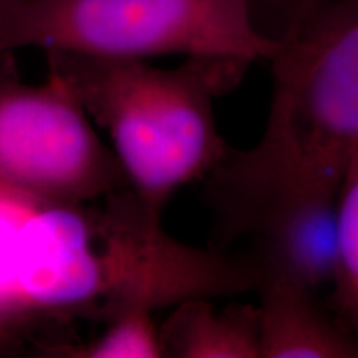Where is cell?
<instances>
[{
  "label": "cell",
  "mask_w": 358,
  "mask_h": 358,
  "mask_svg": "<svg viewBox=\"0 0 358 358\" xmlns=\"http://www.w3.org/2000/svg\"><path fill=\"white\" fill-rule=\"evenodd\" d=\"M131 186L78 204H40L22 232L20 287L35 320L108 324L259 289L245 254L179 243Z\"/></svg>",
  "instance_id": "cell-1"
},
{
  "label": "cell",
  "mask_w": 358,
  "mask_h": 358,
  "mask_svg": "<svg viewBox=\"0 0 358 358\" xmlns=\"http://www.w3.org/2000/svg\"><path fill=\"white\" fill-rule=\"evenodd\" d=\"M264 133L201 179L216 249L268 211L312 192H338L358 151V0H327L279 37Z\"/></svg>",
  "instance_id": "cell-2"
},
{
  "label": "cell",
  "mask_w": 358,
  "mask_h": 358,
  "mask_svg": "<svg viewBox=\"0 0 358 358\" xmlns=\"http://www.w3.org/2000/svg\"><path fill=\"white\" fill-rule=\"evenodd\" d=\"M45 53L48 80L108 131L129 186L155 211L229 151L214 101L239 85L248 62L187 57L176 69H156L141 58Z\"/></svg>",
  "instance_id": "cell-3"
},
{
  "label": "cell",
  "mask_w": 358,
  "mask_h": 358,
  "mask_svg": "<svg viewBox=\"0 0 358 358\" xmlns=\"http://www.w3.org/2000/svg\"><path fill=\"white\" fill-rule=\"evenodd\" d=\"M42 48L141 58L182 53L271 60L279 38L250 0H0V52Z\"/></svg>",
  "instance_id": "cell-4"
},
{
  "label": "cell",
  "mask_w": 358,
  "mask_h": 358,
  "mask_svg": "<svg viewBox=\"0 0 358 358\" xmlns=\"http://www.w3.org/2000/svg\"><path fill=\"white\" fill-rule=\"evenodd\" d=\"M0 52V187L38 204H78L129 187L115 151L47 78L27 85Z\"/></svg>",
  "instance_id": "cell-5"
},
{
  "label": "cell",
  "mask_w": 358,
  "mask_h": 358,
  "mask_svg": "<svg viewBox=\"0 0 358 358\" xmlns=\"http://www.w3.org/2000/svg\"><path fill=\"white\" fill-rule=\"evenodd\" d=\"M338 192H312L285 201L245 232L244 237L252 239V252L245 256L261 280L259 289L284 284L317 294L334 284Z\"/></svg>",
  "instance_id": "cell-6"
},
{
  "label": "cell",
  "mask_w": 358,
  "mask_h": 358,
  "mask_svg": "<svg viewBox=\"0 0 358 358\" xmlns=\"http://www.w3.org/2000/svg\"><path fill=\"white\" fill-rule=\"evenodd\" d=\"M259 294L261 358H358V334L322 310L315 294L284 284Z\"/></svg>",
  "instance_id": "cell-7"
},
{
  "label": "cell",
  "mask_w": 358,
  "mask_h": 358,
  "mask_svg": "<svg viewBox=\"0 0 358 358\" xmlns=\"http://www.w3.org/2000/svg\"><path fill=\"white\" fill-rule=\"evenodd\" d=\"M159 338L164 357L261 358L259 306L216 308L213 299H192L171 308Z\"/></svg>",
  "instance_id": "cell-8"
},
{
  "label": "cell",
  "mask_w": 358,
  "mask_h": 358,
  "mask_svg": "<svg viewBox=\"0 0 358 358\" xmlns=\"http://www.w3.org/2000/svg\"><path fill=\"white\" fill-rule=\"evenodd\" d=\"M38 203L0 187V352L20 343L35 317L20 287L22 232Z\"/></svg>",
  "instance_id": "cell-9"
},
{
  "label": "cell",
  "mask_w": 358,
  "mask_h": 358,
  "mask_svg": "<svg viewBox=\"0 0 358 358\" xmlns=\"http://www.w3.org/2000/svg\"><path fill=\"white\" fill-rule=\"evenodd\" d=\"M332 287L340 319L358 334V151L338 192V256Z\"/></svg>",
  "instance_id": "cell-10"
},
{
  "label": "cell",
  "mask_w": 358,
  "mask_h": 358,
  "mask_svg": "<svg viewBox=\"0 0 358 358\" xmlns=\"http://www.w3.org/2000/svg\"><path fill=\"white\" fill-rule=\"evenodd\" d=\"M45 357L69 358H161L164 357L159 327L153 315L128 313L105 324L96 338L85 343H57Z\"/></svg>",
  "instance_id": "cell-11"
}]
</instances>
